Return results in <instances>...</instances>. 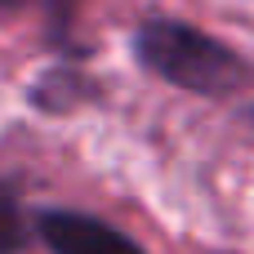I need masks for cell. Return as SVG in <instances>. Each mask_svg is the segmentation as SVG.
I'll list each match as a JSON object with an SVG mask.
<instances>
[{"instance_id": "cell-1", "label": "cell", "mask_w": 254, "mask_h": 254, "mask_svg": "<svg viewBox=\"0 0 254 254\" xmlns=\"http://www.w3.org/2000/svg\"><path fill=\"white\" fill-rule=\"evenodd\" d=\"M134 58L152 76H161L188 94H201V98H232L237 89H246L254 80L250 63L232 45L205 36L192 22L165 18V13L147 18L134 31Z\"/></svg>"}, {"instance_id": "cell-2", "label": "cell", "mask_w": 254, "mask_h": 254, "mask_svg": "<svg viewBox=\"0 0 254 254\" xmlns=\"http://www.w3.org/2000/svg\"><path fill=\"white\" fill-rule=\"evenodd\" d=\"M31 232L54 254H147L121 228H112L94 214H80V210H40Z\"/></svg>"}, {"instance_id": "cell-3", "label": "cell", "mask_w": 254, "mask_h": 254, "mask_svg": "<svg viewBox=\"0 0 254 254\" xmlns=\"http://www.w3.org/2000/svg\"><path fill=\"white\" fill-rule=\"evenodd\" d=\"M31 241V223L22 214V201L13 192V183L0 179V254H22Z\"/></svg>"}, {"instance_id": "cell-4", "label": "cell", "mask_w": 254, "mask_h": 254, "mask_svg": "<svg viewBox=\"0 0 254 254\" xmlns=\"http://www.w3.org/2000/svg\"><path fill=\"white\" fill-rule=\"evenodd\" d=\"M76 9H80V0H45V13H49V36H54V45H67V36H71V22H76Z\"/></svg>"}, {"instance_id": "cell-5", "label": "cell", "mask_w": 254, "mask_h": 254, "mask_svg": "<svg viewBox=\"0 0 254 254\" xmlns=\"http://www.w3.org/2000/svg\"><path fill=\"white\" fill-rule=\"evenodd\" d=\"M27 0H0V13H13V9H22Z\"/></svg>"}]
</instances>
